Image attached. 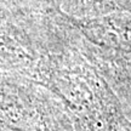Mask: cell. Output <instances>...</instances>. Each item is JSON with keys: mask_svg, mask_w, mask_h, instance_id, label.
<instances>
[{"mask_svg": "<svg viewBox=\"0 0 131 131\" xmlns=\"http://www.w3.org/2000/svg\"><path fill=\"white\" fill-rule=\"evenodd\" d=\"M78 24L90 41L98 46L131 52V18L129 17L108 16L81 21Z\"/></svg>", "mask_w": 131, "mask_h": 131, "instance_id": "1", "label": "cell"}]
</instances>
